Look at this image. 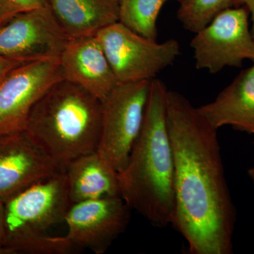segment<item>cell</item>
<instances>
[{
  "label": "cell",
  "mask_w": 254,
  "mask_h": 254,
  "mask_svg": "<svg viewBox=\"0 0 254 254\" xmlns=\"http://www.w3.org/2000/svg\"><path fill=\"white\" fill-rule=\"evenodd\" d=\"M167 121L175 163L172 225L193 254H231L236 210L217 129L184 95L169 91Z\"/></svg>",
  "instance_id": "6da1fadb"
},
{
  "label": "cell",
  "mask_w": 254,
  "mask_h": 254,
  "mask_svg": "<svg viewBox=\"0 0 254 254\" xmlns=\"http://www.w3.org/2000/svg\"><path fill=\"white\" fill-rule=\"evenodd\" d=\"M168 89L151 80L139 136L126 166L119 172L120 195L153 226L172 225L175 213V163L167 121Z\"/></svg>",
  "instance_id": "7a4b0ae2"
},
{
  "label": "cell",
  "mask_w": 254,
  "mask_h": 254,
  "mask_svg": "<svg viewBox=\"0 0 254 254\" xmlns=\"http://www.w3.org/2000/svg\"><path fill=\"white\" fill-rule=\"evenodd\" d=\"M101 120L102 102L63 79L37 102L25 131L64 170L73 160L98 149Z\"/></svg>",
  "instance_id": "3957f363"
},
{
  "label": "cell",
  "mask_w": 254,
  "mask_h": 254,
  "mask_svg": "<svg viewBox=\"0 0 254 254\" xmlns=\"http://www.w3.org/2000/svg\"><path fill=\"white\" fill-rule=\"evenodd\" d=\"M64 171L33 184L4 205L2 254H68L78 250L48 230L64 222L71 207Z\"/></svg>",
  "instance_id": "277c9868"
},
{
  "label": "cell",
  "mask_w": 254,
  "mask_h": 254,
  "mask_svg": "<svg viewBox=\"0 0 254 254\" xmlns=\"http://www.w3.org/2000/svg\"><path fill=\"white\" fill-rule=\"evenodd\" d=\"M95 36L119 83L151 81L181 53L177 40L158 43L119 21L100 30Z\"/></svg>",
  "instance_id": "5b68a950"
},
{
  "label": "cell",
  "mask_w": 254,
  "mask_h": 254,
  "mask_svg": "<svg viewBox=\"0 0 254 254\" xmlns=\"http://www.w3.org/2000/svg\"><path fill=\"white\" fill-rule=\"evenodd\" d=\"M150 82L119 83L102 101L101 131L97 151L118 173L126 166L141 131Z\"/></svg>",
  "instance_id": "8992f818"
},
{
  "label": "cell",
  "mask_w": 254,
  "mask_h": 254,
  "mask_svg": "<svg viewBox=\"0 0 254 254\" xmlns=\"http://www.w3.org/2000/svg\"><path fill=\"white\" fill-rule=\"evenodd\" d=\"M244 6H232L215 16L190 42L195 67L211 73L226 66L240 67L245 60L254 61V38Z\"/></svg>",
  "instance_id": "52a82bcc"
},
{
  "label": "cell",
  "mask_w": 254,
  "mask_h": 254,
  "mask_svg": "<svg viewBox=\"0 0 254 254\" xmlns=\"http://www.w3.org/2000/svg\"><path fill=\"white\" fill-rule=\"evenodd\" d=\"M69 40L49 6L21 11L0 27V55L22 63L59 60Z\"/></svg>",
  "instance_id": "ba28073f"
},
{
  "label": "cell",
  "mask_w": 254,
  "mask_h": 254,
  "mask_svg": "<svg viewBox=\"0 0 254 254\" xmlns=\"http://www.w3.org/2000/svg\"><path fill=\"white\" fill-rule=\"evenodd\" d=\"M63 79L59 60L31 62L11 71L0 86V136L24 131L37 102Z\"/></svg>",
  "instance_id": "9c48e42d"
},
{
  "label": "cell",
  "mask_w": 254,
  "mask_h": 254,
  "mask_svg": "<svg viewBox=\"0 0 254 254\" xmlns=\"http://www.w3.org/2000/svg\"><path fill=\"white\" fill-rule=\"evenodd\" d=\"M131 208L121 196H108L72 203L64 222L65 237L75 247L103 254L125 230Z\"/></svg>",
  "instance_id": "30bf717a"
},
{
  "label": "cell",
  "mask_w": 254,
  "mask_h": 254,
  "mask_svg": "<svg viewBox=\"0 0 254 254\" xmlns=\"http://www.w3.org/2000/svg\"><path fill=\"white\" fill-rule=\"evenodd\" d=\"M63 171L25 130L0 136V202Z\"/></svg>",
  "instance_id": "8fae6325"
},
{
  "label": "cell",
  "mask_w": 254,
  "mask_h": 254,
  "mask_svg": "<svg viewBox=\"0 0 254 254\" xmlns=\"http://www.w3.org/2000/svg\"><path fill=\"white\" fill-rule=\"evenodd\" d=\"M64 79L103 101L119 84L95 36L69 40L59 59Z\"/></svg>",
  "instance_id": "7c38bea8"
},
{
  "label": "cell",
  "mask_w": 254,
  "mask_h": 254,
  "mask_svg": "<svg viewBox=\"0 0 254 254\" xmlns=\"http://www.w3.org/2000/svg\"><path fill=\"white\" fill-rule=\"evenodd\" d=\"M196 110L215 129L230 125L254 135V63L242 71L213 102Z\"/></svg>",
  "instance_id": "4fadbf2b"
},
{
  "label": "cell",
  "mask_w": 254,
  "mask_h": 254,
  "mask_svg": "<svg viewBox=\"0 0 254 254\" xmlns=\"http://www.w3.org/2000/svg\"><path fill=\"white\" fill-rule=\"evenodd\" d=\"M64 173L72 203L121 196L118 172L97 150L73 160Z\"/></svg>",
  "instance_id": "5bb4252c"
},
{
  "label": "cell",
  "mask_w": 254,
  "mask_h": 254,
  "mask_svg": "<svg viewBox=\"0 0 254 254\" xmlns=\"http://www.w3.org/2000/svg\"><path fill=\"white\" fill-rule=\"evenodd\" d=\"M49 8L70 40L95 36L119 21V0H50Z\"/></svg>",
  "instance_id": "9a60e30c"
},
{
  "label": "cell",
  "mask_w": 254,
  "mask_h": 254,
  "mask_svg": "<svg viewBox=\"0 0 254 254\" xmlns=\"http://www.w3.org/2000/svg\"><path fill=\"white\" fill-rule=\"evenodd\" d=\"M166 0H119V22L138 34L157 41V23Z\"/></svg>",
  "instance_id": "2e32d148"
},
{
  "label": "cell",
  "mask_w": 254,
  "mask_h": 254,
  "mask_svg": "<svg viewBox=\"0 0 254 254\" xmlns=\"http://www.w3.org/2000/svg\"><path fill=\"white\" fill-rule=\"evenodd\" d=\"M234 6V0H181L177 18L183 27L197 33L219 13Z\"/></svg>",
  "instance_id": "e0dca14e"
},
{
  "label": "cell",
  "mask_w": 254,
  "mask_h": 254,
  "mask_svg": "<svg viewBox=\"0 0 254 254\" xmlns=\"http://www.w3.org/2000/svg\"><path fill=\"white\" fill-rule=\"evenodd\" d=\"M10 3L21 11L49 6L50 0H9Z\"/></svg>",
  "instance_id": "ac0fdd59"
},
{
  "label": "cell",
  "mask_w": 254,
  "mask_h": 254,
  "mask_svg": "<svg viewBox=\"0 0 254 254\" xmlns=\"http://www.w3.org/2000/svg\"><path fill=\"white\" fill-rule=\"evenodd\" d=\"M25 63H27L8 59L0 55V86L11 71Z\"/></svg>",
  "instance_id": "d6986e66"
},
{
  "label": "cell",
  "mask_w": 254,
  "mask_h": 254,
  "mask_svg": "<svg viewBox=\"0 0 254 254\" xmlns=\"http://www.w3.org/2000/svg\"><path fill=\"white\" fill-rule=\"evenodd\" d=\"M18 12L9 0H0V27Z\"/></svg>",
  "instance_id": "ffe728a7"
},
{
  "label": "cell",
  "mask_w": 254,
  "mask_h": 254,
  "mask_svg": "<svg viewBox=\"0 0 254 254\" xmlns=\"http://www.w3.org/2000/svg\"><path fill=\"white\" fill-rule=\"evenodd\" d=\"M234 6H244L248 11L252 18V34L254 38V0H234Z\"/></svg>",
  "instance_id": "44dd1931"
},
{
  "label": "cell",
  "mask_w": 254,
  "mask_h": 254,
  "mask_svg": "<svg viewBox=\"0 0 254 254\" xmlns=\"http://www.w3.org/2000/svg\"><path fill=\"white\" fill-rule=\"evenodd\" d=\"M4 240V205L0 202V254H2Z\"/></svg>",
  "instance_id": "7402d4cb"
},
{
  "label": "cell",
  "mask_w": 254,
  "mask_h": 254,
  "mask_svg": "<svg viewBox=\"0 0 254 254\" xmlns=\"http://www.w3.org/2000/svg\"><path fill=\"white\" fill-rule=\"evenodd\" d=\"M249 175H250L251 180H252L254 185V166L252 167V168H250L248 171Z\"/></svg>",
  "instance_id": "603a6c76"
},
{
  "label": "cell",
  "mask_w": 254,
  "mask_h": 254,
  "mask_svg": "<svg viewBox=\"0 0 254 254\" xmlns=\"http://www.w3.org/2000/svg\"><path fill=\"white\" fill-rule=\"evenodd\" d=\"M167 1H170V0H166ZM179 1H181V0H179Z\"/></svg>",
  "instance_id": "cb8c5ba5"
},
{
  "label": "cell",
  "mask_w": 254,
  "mask_h": 254,
  "mask_svg": "<svg viewBox=\"0 0 254 254\" xmlns=\"http://www.w3.org/2000/svg\"><path fill=\"white\" fill-rule=\"evenodd\" d=\"M253 63H254V61L253 62Z\"/></svg>",
  "instance_id": "d4e9b609"
},
{
  "label": "cell",
  "mask_w": 254,
  "mask_h": 254,
  "mask_svg": "<svg viewBox=\"0 0 254 254\" xmlns=\"http://www.w3.org/2000/svg\"></svg>",
  "instance_id": "484cf974"
}]
</instances>
